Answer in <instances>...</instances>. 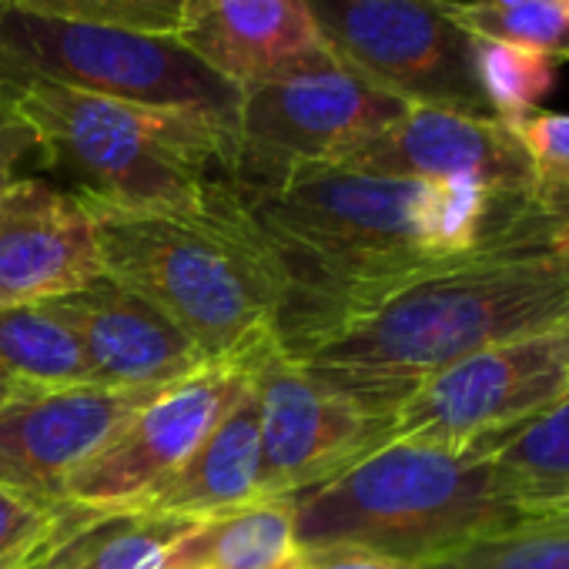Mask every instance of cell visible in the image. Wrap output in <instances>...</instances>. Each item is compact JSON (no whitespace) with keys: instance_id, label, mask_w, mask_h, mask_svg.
<instances>
[{"instance_id":"cell-25","label":"cell","mask_w":569,"mask_h":569,"mask_svg":"<svg viewBox=\"0 0 569 569\" xmlns=\"http://www.w3.org/2000/svg\"><path fill=\"white\" fill-rule=\"evenodd\" d=\"M556 68L559 64H552L549 58L476 38V74L489 108L502 121L536 111L556 84Z\"/></svg>"},{"instance_id":"cell-19","label":"cell","mask_w":569,"mask_h":569,"mask_svg":"<svg viewBox=\"0 0 569 569\" xmlns=\"http://www.w3.org/2000/svg\"><path fill=\"white\" fill-rule=\"evenodd\" d=\"M506 496L532 519L569 509V392L479 446Z\"/></svg>"},{"instance_id":"cell-28","label":"cell","mask_w":569,"mask_h":569,"mask_svg":"<svg viewBox=\"0 0 569 569\" xmlns=\"http://www.w3.org/2000/svg\"><path fill=\"white\" fill-rule=\"evenodd\" d=\"M31 151H38L34 128L14 108V101L0 98V194L18 181V164Z\"/></svg>"},{"instance_id":"cell-12","label":"cell","mask_w":569,"mask_h":569,"mask_svg":"<svg viewBox=\"0 0 569 569\" xmlns=\"http://www.w3.org/2000/svg\"><path fill=\"white\" fill-rule=\"evenodd\" d=\"M339 168L462 184L499 201H532V164L509 121L409 108Z\"/></svg>"},{"instance_id":"cell-10","label":"cell","mask_w":569,"mask_h":569,"mask_svg":"<svg viewBox=\"0 0 569 569\" xmlns=\"http://www.w3.org/2000/svg\"><path fill=\"white\" fill-rule=\"evenodd\" d=\"M261 409V499H299L389 442L376 419L312 379L278 342L254 359Z\"/></svg>"},{"instance_id":"cell-22","label":"cell","mask_w":569,"mask_h":569,"mask_svg":"<svg viewBox=\"0 0 569 569\" xmlns=\"http://www.w3.org/2000/svg\"><path fill=\"white\" fill-rule=\"evenodd\" d=\"M452 18L476 38L569 61V14L556 0H452Z\"/></svg>"},{"instance_id":"cell-3","label":"cell","mask_w":569,"mask_h":569,"mask_svg":"<svg viewBox=\"0 0 569 569\" xmlns=\"http://www.w3.org/2000/svg\"><path fill=\"white\" fill-rule=\"evenodd\" d=\"M84 208L104 274L168 316L208 362H248L274 342L284 271L228 178L184 208Z\"/></svg>"},{"instance_id":"cell-16","label":"cell","mask_w":569,"mask_h":569,"mask_svg":"<svg viewBox=\"0 0 569 569\" xmlns=\"http://www.w3.org/2000/svg\"><path fill=\"white\" fill-rule=\"evenodd\" d=\"M174 38L238 91L339 64L306 0H188Z\"/></svg>"},{"instance_id":"cell-9","label":"cell","mask_w":569,"mask_h":569,"mask_svg":"<svg viewBox=\"0 0 569 569\" xmlns=\"http://www.w3.org/2000/svg\"><path fill=\"white\" fill-rule=\"evenodd\" d=\"M566 392L569 326L446 366L392 412L389 442L479 449Z\"/></svg>"},{"instance_id":"cell-7","label":"cell","mask_w":569,"mask_h":569,"mask_svg":"<svg viewBox=\"0 0 569 569\" xmlns=\"http://www.w3.org/2000/svg\"><path fill=\"white\" fill-rule=\"evenodd\" d=\"M329 54L409 108L496 118L452 0H306ZM502 121V118H499Z\"/></svg>"},{"instance_id":"cell-4","label":"cell","mask_w":569,"mask_h":569,"mask_svg":"<svg viewBox=\"0 0 569 569\" xmlns=\"http://www.w3.org/2000/svg\"><path fill=\"white\" fill-rule=\"evenodd\" d=\"M302 549L362 546L422 569L529 519L476 449L386 442L292 499Z\"/></svg>"},{"instance_id":"cell-20","label":"cell","mask_w":569,"mask_h":569,"mask_svg":"<svg viewBox=\"0 0 569 569\" xmlns=\"http://www.w3.org/2000/svg\"><path fill=\"white\" fill-rule=\"evenodd\" d=\"M88 382L78 339L48 306L0 309V406Z\"/></svg>"},{"instance_id":"cell-8","label":"cell","mask_w":569,"mask_h":569,"mask_svg":"<svg viewBox=\"0 0 569 569\" xmlns=\"http://www.w3.org/2000/svg\"><path fill=\"white\" fill-rule=\"evenodd\" d=\"M409 104L342 64L241 91L228 181L264 188L306 168L342 164Z\"/></svg>"},{"instance_id":"cell-30","label":"cell","mask_w":569,"mask_h":569,"mask_svg":"<svg viewBox=\"0 0 569 569\" xmlns=\"http://www.w3.org/2000/svg\"><path fill=\"white\" fill-rule=\"evenodd\" d=\"M556 4H559V8H562L566 14H569V0H556Z\"/></svg>"},{"instance_id":"cell-18","label":"cell","mask_w":569,"mask_h":569,"mask_svg":"<svg viewBox=\"0 0 569 569\" xmlns=\"http://www.w3.org/2000/svg\"><path fill=\"white\" fill-rule=\"evenodd\" d=\"M302 552L292 499H258L194 519L154 569H299Z\"/></svg>"},{"instance_id":"cell-23","label":"cell","mask_w":569,"mask_h":569,"mask_svg":"<svg viewBox=\"0 0 569 569\" xmlns=\"http://www.w3.org/2000/svg\"><path fill=\"white\" fill-rule=\"evenodd\" d=\"M429 569H569V509L522 519Z\"/></svg>"},{"instance_id":"cell-17","label":"cell","mask_w":569,"mask_h":569,"mask_svg":"<svg viewBox=\"0 0 569 569\" xmlns=\"http://www.w3.org/2000/svg\"><path fill=\"white\" fill-rule=\"evenodd\" d=\"M261 499V409L254 369L201 446L131 512L204 519Z\"/></svg>"},{"instance_id":"cell-13","label":"cell","mask_w":569,"mask_h":569,"mask_svg":"<svg viewBox=\"0 0 569 569\" xmlns=\"http://www.w3.org/2000/svg\"><path fill=\"white\" fill-rule=\"evenodd\" d=\"M158 392L88 382L0 406V486L64 506L68 479Z\"/></svg>"},{"instance_id":"cell-6","label":"cell","mask_w":569,"mask_h":569,"mask_svg":"<svg viewBox=\"0 0 569 569\" xmlns=\"http://www.w3.org/2000/svg\"><path fill=\"white\" fill-rule=\"evenodd\" d=\"M31 84L148 108L238 121L241 91L208 71L178 38L44 18L0 0V98Z\"/></svg>"},{"instance_id":"cell-21","label":"cell","mask_w":569,"mask_h":569,"mask_svg":"<svg viewBox=\"0 0 569 569\" xmlns=\"http://www.w3.org/2000/svg\"><path fill=\"white\" fill-rule=\"evenodd\" d=\"M194 519L91 509L84 526L54 546L38 569H154L164 549Z\"/></svg>"},{"instance_id":"cell-5","label":"cell","mask_w":569,"mask_h":569,"mask_svg":"<svg viewBox=\"0 0 569 569\" xmlns=\"http://www.w3.org/2000/svg\"><path fill=\"white\" fill-rule=\"evenodd\" d=\"M38 154L81 204L124 211L194 204L234 154V128L191 111L31 84L8 94Z\"/></svg>"},{"instance_id":"cell-27","label":"cell","mask_w":569,"mask_h":569,"mask_svg":"<svg viewBox=\"0 0 569 569\" xmlns=\"http://www.w3.org/2000/svg\"><path fill=\"white\" fill-rule=\"evenodd\" d=\"M11 4L44 18L174 38L184 21L188 0H11Z\"/></svg>"},{"instance_id":"cell-11","label":"cell","mask_w":569,"mask_h":569,"mask_svg":"<svg viewBox=\"0 0 569 569\" xmlns=\"http://www.w3.org/2000/svg\"><path fill=\"white\" fill-rule=\"evenodd\" d=\"M254 359L208 362L194 376L161 389L68 479L64 502L114 512L148 499L238 399L251 379Z\"/></svg>"},{"instance_id":"cell-1","label":"cell","mask_w":569,"mask_h":569,"mask_svg":"<svg viewBox=\"0 0 569 569\" xmlns=\"http://www.w3.org/2000/svg\"><path fill=\"white\" fill-rule=\"evenodd\" d=\"M234 188L281 261L284 306L274 342L292 359L406 284L476 251L566 234L536 201H499L462 184L339 164L306 168L264 188Z\"/></svg>"},{"instance_id":"cell-26","label":"cell","mask_w":569,"mask_h":569,"mask_svg":"<svg viewBox=\"0 0 569 569\" xmlns=\"http://www.w3.org/2000/svg\"><path fill=\"white\" fill-rule=\"evenodd\" d=\"M509 124L532 164V201L559 231H569V114L536 108Z\"/></svg>"},{"instance_id":"cell-24","label":"cell","mask_w":569,"mask_h":569,"mask_svg":"<svg viewBox=\"0 0 569 569\" xmlns=\"http://www.w3.org/2000/svg\"><path fill=\"white\" fill-rule=\"evenodd\" d=\"M88 516L84 506H51L0 486V569H38Z\"/></svg>"},{"instance_id":"cell-2","label":"cell","mask_w":569,"mask_h":569,"mask_svg":"<svg viewBox=\"0 0 569 569\" xmlns=\"http://www.w3.org/2000/svg\"><path fill=\"white\" fill-rule=\"evenodd\" d=\"M569 326V231L506 241L432 271L296 362L376 419L446 366Z\"/></svg>"},{"instance_id":"cell-14","label":"cell","mask_w":569,"mask_h":569,"mask_svg":"<svg viewBox=\"0 0 569 569\" xmlns=\"http://www.w3.org/2000/svg\"><path fill=\"white\" fill-rule=\"evenodd\" d=\"M101 274L94 221L74 194L44 178L0 194V309L44 306Z\"/></svg>"},{"instance_id":"cell-15","label":"cell","mask_w":569,"mask_h":569,"mask_svg":"<svg viewBox=\"0 0 569 569\" xmlns=\"http://www.w3.org/2000/svg\"><path fill=\"white\" fill-rule=\"evenodd\" d=\"M44 306L78 339L94 386L168 389L208 366L204 352L168 316L108 274Z\"/></svg>"},{"instance_id":"cell-29","label":"cell","mask_w":569,"mask_h":569,"mask_svg":"<svg viewBox=\"0 0 569 569\" xmlns=\"http://www.w3.org/2000/svg\"><path fill=\"white\" fill-rule=\"evenodd\" d=\"M299 569H422V566L362 546H319L302 552Z\"/></svg>"}]
</instances>
